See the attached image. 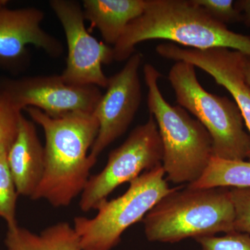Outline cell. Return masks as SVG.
<instances>
[{
	"label": "cell",
	"mask_w": 250,
	"mask_h": 250,
	"mask_svg": "<svg viewBox=\"0 0 250 250\" xmlns=\"http://www.w3.org/2000/svg\"><path fill=\"white\" fill-rule=\"evenodd\" d=\"M24 111L45 135L43 175L31 199H43L55 207H67L83 192L98 160L88 154L98 136V119L86 112L52 118L39 108Z\"/></svg>",
	"instance_id": "cell-1"
},
{
	"label": "cell",
	"mask_w": 250,
	"mask_h": 250,
	"mask_svg": "<svg viewBox=\"0 0 250 250\" xmlns=\"http://www.w3.org/2000/svg\"><path fill=\"white\" fill-rule=\"evenodd\" d=\"M157 39L186 48H226L250 56V36L230 30L193 0H146L143 14L130 23L113 46L114 60H127L136 45Z\"/></svg>",
	"instance_id": "cell-2"
},
{
	"label": "cell",
	"mask_w": 250,
	"mask_h": 250,
	"mask_svg": "<svg viewBox=\"0 0 250 250\" xmlns=\"http://www.w3.org/2000/svg\"><path fill=\"white\" fill-rule=\"evenodd\" d=\"M229 188H173L143 219L149 242L175 243L187 238L234 231Z\"/></svg>",
	"instance_id": "cell-3"
},
{
	"label": "cell",
	"mask_w": 250,
	"mask_h": 250,
	"mask_svg": "<svg viewBox=\"0 0 250 250\" xmlns=\"http://www.w3.org/2000/svg\"><path fill=\"white\" fill-rule=\"evenodd\" d=\"M147 106L155 120L163 146L162 166L174 184L193 183L202 177L213 156L207 130L180 106L166 101L159 86L161 75L150 63L143 67Z\"/></svg>",
	"instance_id": "cell-4"
},
{
	"label": "cell",
	"mask_w": 250,
	"mask_h": 250,
	"mask_svg": "<svg viewBox=\"0 0 250 250\" xmlns=\"http://www.w3.org/2000/svg\"><path fill=\"white\" fill-rule=\"evenodd\" d=\"M168 80L179 106L193 115L209 134L213 156L231 161L248 159L250 136L235 102L206 90L197 80L195 67L189 62H176Z\"/></svg>",
	"instance_id": "cell-5"
},
{
	"label": "cell",
	"mask_w": 250,
	"mask_h": 250,
	"mask_svg": "<svg viewBox=\"0 0 250 250\" xmlns=\"http://www.w3.org/2000/svg\"><path fill=\"white\" fill-rule=\"evenodd\" d=\"M165 175L162 165L146 171L129 182V188L121 196L103 202L93 218L76 217L74 229L82 250H111L118 246L123 233L143 220L172 190Z\"/></svg>",
	"instance_id": "cell-6"
},
{
	"label": "cell",
	"mask_w": 250,
	"mask_h": 250,
	"mask_svg": "<svg viewBox=\"0 0 250 250\" xmlns=\"http://www.w3.org/2000/svg\"><path fill=\"white\" fill-rule=\"evenodd\" d=\"M163 146L154 117L138 125L127 139L108 155L100 173L90 176L81 195L83 212L98 209L108 195L122 184L131 182L143 173L162 165Z\"/></svg>",
	"instance_id": "cell-7"
},
{
	"label": "cell",
	"mask_w": 250,
	"mask_h": 250,
	"mask_svg": "<svg viewBox=\"0 0 250 250\" xmlns=\"http://www.w3.org/2000/svg\"><path fill=\"white\" fill-rule=\"evenodd\" d=\"M51 9L62 24L67 46L66 66L61 76L72 85H96L106 88L108 77L103 64L114 60V51L90 35L85 28L83 8L75 0H51Z\"/></svg>",
	"instance_id": "cell-8"
},
{
	"label": "cell",
	"mask_w": 250,
	"mask_h": 250,
	"mask_svg": "<svg viewBox=\"0 0 250 250\" xmlns=\"http://www.w3.org/2000/svg\"><path fill=\"white\" fill-rule=\"evenodd\" d=\"M0 87L21 111L34 107L52 118L74 112L93 113L103 96L96 85L69 84L61 75L4 79Z\"/></svg>",
	"instance_id": "cell-9"
},
{
	"label": "cell",
	"mask_w": 250,
	"mask_h": 250,
	"mask_svg": "<svg viewBox=\"0 0 250 250\" xmlns=\"http://www.w3.org/2000/svg\"><path fill=\"white\" fill-rule=\"evenodd\" d=\"M142 60V54L135 52L121 71L108 78L106 93L93 112L99 131L89 154L95 159L126 132L139 109L142 88L139 71Z\"/></svg>",
	"instance_id": "cell-10"
},
{
	"label": "cell",
	"mask_w": 250,
	"mask_h": 250,
	"mask_svg": "<svg viewBox=\"0 0 250 250\" xmlns=\"http://www.w3.org/2000/svg\"><path fill=\"white\" fill-rule=\"evenodd\" d=\"M44 18L36 7L0 9V69L14 74L24 71L30 62V45L54 58L62 55V42L41 27Z\"/></svg>",
	"instance_id": "cell-11"
},
{
	"label": "cell",
	"mask_w": 250,
	"mask_h": 250,
	"mask_svg": "<svg viewBox=\"0 0 250 250\" xmlns=\"http://www.w3.org/2000/svg\"><path fill=\"white\" fill-rule=\"evenodd\" d=\"M156 51L163 58L189 62L201 69L228 90L241 111L250 136V85L243 72V54L226 48H186L168 42L156 46ZM248 159L250 161V150Z\"/></svg>",
	"instance_id": "cell-12"
},
{
	"label": "cell",
	"mask_w": 250,
	"mask_h": 250,
	"mask_svg": "<svg viewBox=\"0 0 250 250\" xmlns=\"http://www.w3.org/2000/svg\"><path fill=\"white\" fill-rule=\"evenodd\" d=\"M7 163L18 195L31 198L42 180L45 153L35 125L23 115L7 153Z\"/></svg>",
	"instance_id": "cell-13"
},
{
	"label": "cell",
	"mask_w": 250,
	"mask_h": 250,
	"mask_svg": "<svg viewBox=\"0 0 250 250\" xmlns=\"http://www.w3.org/2000/svg\"><path fill=\"white\" fill-rule=\"evenodd\" d=\"M146 7V0H83L82 3L85 20L98 29L105 43L113 46Z\"/></svg>",
	"instance_id": "cell-14"
},
{
	"label": "cell",
	"mask_w": 250,
	"mask_h": 250,
	"mask_svg": "<svg viewBox=\"0 0 250 250\" xmlns=\"http://www.w3.org/2000/svg\"><path fill=\"white\" fill-rule=\"evenodd\" d=\"M5 245L7 250H82L80 237L65 222L49 227L40 234L19 226L8 229Z\"/></svg>",
	"instance_id": "cell-15"
},
{
	"label": "cell",
	"mask_w": 250,
	"mask_h": 250,
	"mask_svg": "<svg viewBox=\"0 0 250 250\" xmlns=\"http://www.w3.org/2000/svg\"><path fill=\"white\" fill-rule=\"evenodd\" d=\"M192 188H250V161H231L213 156L207 170Z\"/></svg>",
	"instance_id": "cell-16"
},
{
	"label": "cell",
	"mask_w": 250,
	"mask_h": 250,
	"mask_svg": "<svg viewBox=\"0 0 250 250\" xmlns=\"http://www.w3.org/2000/svg\"><path fill=\"white\" fill-rule=\"evenodd\" d=\"M7 153L0 156V217L10 229L18 226L16 217L18 193L8 166Z\"/></svg>",
	"instance_id": "cell-17"
},
{
	"label": "cell",
	"mask_w": 250,
	"mask_h": 250,
	"mask_svg": "<svg viewBox=\"0 0 250 250\" xmlns=\"http://www.w3.org/2000/svg\"><path fill=\"white\" fill-rule=\"evenodd\" d=\"M22 111L15 106L0 87V156L9 152L17 136Z\"/></svg>",
	"instance_id": "cell-18"
},
{
	"label": "cell",
	"mask_w": 250,
	"mask_h": 250,
	"mask_svg": "<svg viewBox=\"0 0 250 250\" xmlns=\"http://www.w3.org/2000/svg\"><path fill=\"white\" fill-rule=\"evenodd\" d=\"M200 250H250V236L233 231L223 236H210L195 238Z\"/></svg>",
	"instance_id": "cell-19"
},
{
	"label": "cell",
	"mask_w": 250,
	"mask_h": 250,
	"mask_svg": "<svg viewBox=\"0 0 250 250\" xmlns=\"http://www.w3.org/2000/svg\"><path fill=\"white\" fill-rule=\"evenodd\" d=\"M210 17L226 25L241 22L243 17L232 0H193Z\"/></svg>",
	"instance_id": "cell-20"
},
{
	"label": "cell",
	"mask_w": 250,
	"mask_h": 250,
	"mask_svg": "<svg viewBox=\"0 0 250 250\" xmlns=\"http://www.w3.org/2000/svg\"><path fill=\"white\" fill-rule=\"evenodd\" d=\"M229 190L234 208V231L250 236V188Z\"/></svg>",
	"instance_id": "cell-21"
},
{
	"label": "cell",
	"mask_w": 250,
	"mask_h": 250,
	"mask_svg": "<svg viewBox=\"0 0 250 250\" xmlns=\"http://www.w3.org/2000/svg\"><path fill=\"white\" fill-rule=\"evenodd\" d=\"M234 5L242 14V22L246 27H250V0H238L234 1Z\"/></svg>",
	"instance_id": "cell-22"
},
{
	"label": "cell",
	"mask_w": 250,
	"mask_h": 250,
	"mask_svg": "<svg viewBox=\"0 0 250 250\" xmlns=\"http://www.w3.org/2000/svg\"><path fill=\"white\" fill-rule=\"evenodd\" d=\"M243 72L247 83L250 85V56L243 54Z\"/></svg>",
	"instance_id": "cell-23"
},
{
	"label": "cell",
	"mask_w": 250,
	"mask_h": 250,
	"mask_svg": "<svg viewBox=\"0 0 250 250\" xmlns=\"http://www.w3.org/2000/svg\"><path fill=\"white\" fill-rule=\"evenodd\" d=\"M8 2H9V1H8L7 0H0V9L4 7V6H6V5L8 4Z\"/></svg>",
	"instance_id": "cell-24"
}]
</instances>
